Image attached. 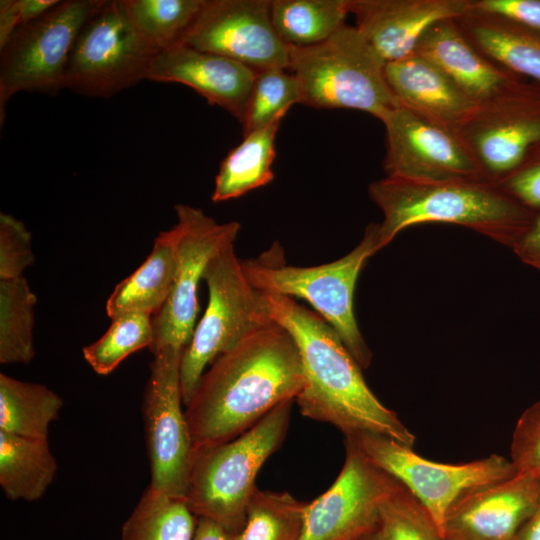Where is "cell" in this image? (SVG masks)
<instances>
[{
    "label": "cell",
    "mask_w": 540,
    "mask_h": 540,
    "mask_svg": "<svg viewBox=\"0 0 540 540\" xmlns=\"http://www.w3.org/2000/svg\"><path fill=\"white\" fill-rule=\"evenodd\" d=\"M305 377L297 346L272 324L218 356L185 406L192 450L238 437L279 404L295 400Z\"/></svg>",
    "instance_id": "1"
},
{
    "label": "cell",
    "mask_w": 540,
    "mask_h": 540,
    "mask_svg": "<svg viewBox=\"0 0 540 540\" xmlns=\"http://www.w3.org/2000/svg\"><path fill=\"white\" fill-rule=\"evenodd\" d=\"M264 293L272 320L290 334L300 355L305 377L295 399L300 413L334 425L344 436L373 433L413 448L414 434L374 395L336 331L293 298Z\"/></svg>",
    "instance_id": "2"
},
{
    "label": "cell",
    "mask_w": 540,
    "mask_h": 540,
    "mask_svg": "<svg viewBox=\"0 0 540 540\" xmlns=\"http://www.w3.org/2000/svg\"><path fill=\"white\" fill-rule=\"evenodd\" d=\"M368 194L383 213L378 251L404 229L424 223L460 225L512 249L535 215L499 185L486 181L419 182L385 177L372 182Z\"/></svg>",
    "instance_id": "3"
},
{
    "label": "cell",
    "mask_w": 540,
    "mask_h": 540,
    "mask_svg": "<svg viewBox=\"0 0 540 540\" xmlns=\"http://www.w3.org/2000/svg\"><path fill=\"white\" fill-rule=\"evenodd\" d=\"M294 401L279 404L233 440L192 450L184 499L197 518L214 521L236 536L240 534L257 490V474L282 445Z\"/></svg>",
    "instance_id": "4"
},
{
    "label": "cell",
    "mask_w": 540,
    "mask_h": 540,
    "mask_svg": "<svg viewBox=\"0 0 540 540\" xmlns=\"http://www.w3.org/2000/svg\"><path fill=\"white\" fill-rule=\"evenodd\" d=\"M379 223H370L359 244L345 256L318 266L285 264L281 248L274 245L259 257L242 261L243 270L257 289L307 301L338 334L362 369L369 367L372 352L354 313L358 277L370 257L378 252Z\"/></svg>",
    "instance_id": "5"
},
{
    "label": "cell",
    "mask_w": 540,
    "mask_h": 540,
    "mask_svg": "<svg viewBox=\"0 0 540 540\" xmlns=\"http://www.w3.org/2000/svg\"><path fill=\"white\" fill-rule=\"evenodd\" d=\"M289 53L301 104L360 110L379 120L400 106L385 78L386 62L356 27L344 25L324 42L290 46Z\"/></svg>",
    "instance_id": "6"
},
{
    "label": "cell",
    "mask_w": 540,
    "mask_h": 540,
    "mask_svg": "<svg viewBox=\"0 0 540 540\" xmlns=\"http://www.w3.org/2000/svg\"><path fill=\"white\" fill-rule=\"evenodd\" d=\"M203 280L208 287V304L180 363L184 406L191 400L203 373L218 356L274 322L265 293L246 277L234 243L227 244L210 259Z\"/></svg>",
    "instance_id": "7"
},
{
    "label": "cell",
    "mask_w": 540,
    "mask_h": 540,
    "mask_svg": "<svg viewBox=\"0 0 540 540\" xmlns=\"http://www.w3.org/2000/svg\"><path fill=\"white\" fill-rule=\"evenodd\" d=\"M105 0H66L19 27L0 48V123L7 102L19 92L54 96L64 89L76 39Z\"/></svg>",
    "instance_id": "8"
},
{
    "label": "cell",
    "mask_w": 540,
    "mask_h": 540,
    "mask_svg": "<svg viewBox=\"0 0 540 540\" xmlns=\"http://www.w3.org/2000/svg\"><path fill=\"white\" fill-rule=\"evenodd\" d=\"M158 53L130 20L123 0H105L76 39L64 88L109 98L146 79Z\"/></svg>",
    "instance_id": "9"
},
{
    "label": "cell",
    "mask_w": 540,
    "mask_h": 540,
    "mask_svg": "<svg viewBox=\"0 0 540 540\" xmlns=\"http://www.w3.org/2000/svg\"><path fill=\"white\" fill-rule=\"evenodd\" d=\"M485 179L499 184L540 150V82L519 77L454 130Z\"/></svg>",
    "instance_id": "10"
},
{
    "label": "cell",
    "mask_w": 540,
    "mask_h": 540,
    "mask_svg": "<svg viewBox=\"0 0 540 540\" xmlns=\"http://www.w3.org/2000/svg\"><path fill=\"white\" fill-rule=\"evenodd\" d=\"M345 441L405 487L441 530L449 509L464 494L518 472L511 460L497 454L467 463L448 464L425 459L412 447L373 433L345 436Z\"/></svg>",
    "instance_id": "11"
},
{
    "label": "cell",
    "mask_w": 540,
    "mask_h": 540,
    "mask_svg": "<svg viewBox=\"0 0 540 540\" xmlns=\"http://www.w3.org/2000/svg\"><path fill=\"white\" fill-rule=\"evenodd\" d=\"M183 351L165 347L153 354L142 406L151 475L149 487L182 499L192 458L191 436L182 410L180 363Z\"/></svg>",
    "instance_id": "12"
},
{
    "label": "cell",
    "mask_w": 540,
    "mask_h": 540,
    "mask_svg": "<svg viewBox=\"0 0 540 540\" xmlns=\"http://www.w3.org/2000/svg\"><path fill=\"white\" fill-rule=\"evenodd\" d=\"M177 223L178 263L171 293L152 317L154 354L165 347L184 350L193 335L199 312L198 288L210 259L234 243L240 231L236 221L218 223L201 209L174 206Z\"/></svg>",
    "instance_id": "13"
},
{
    "label": "cell",
    "mask_w": 540,
    "mask_h": 540,
    "mask_svg": "<svg viewBox=\"0 0 540 540\" xmlns=\"http://www.w3.org/2000/svg\"><path fill=\"white\" fill-rule=\"evenodd\" d=\"M380 121L386 130V177L419 182H489L454 130L403 106Z\"/></svg>",
    "instance_id": "14"
},
{
    "label": "cell",
    "mask_w": 540,
    "mask_h": 540,
    "mask_svg": "<svg viewBox=\"0 0 540 540\" xmlns=\"http://www.w3.org/2000/svg\"><path fill=\"white\" fill-rule=\"evenodd\" d=\"M182 45L259 72L287 69L290 46L276 31L271 0H206Z\"/></svg>",
    "instance_id": "15"
},
{
    "label": "cell",
    "mask_w": 540,
    "mask_h": 540,
    "mask_svg": "<svg viewBox=\"0 0 540 540\" xmlns=\"http://www.w3.org/2000/svg\"><path fill=\"white\" fill-rule=\"evenodd\" d=\"M343 467L327 491L305 509L300 540H353L380 521V508L398 481L345 441Z\"/></svg>",
    "instance_id": "16"
},
{
    "label": "cell",
    "mask_w": 540,
    "mask_h": 540,
    "mask_svg": "<svg viewBox=\"0 0 540 540\" xmlns=\"http://www.w3.org/2000/svg\"><path fill=\"white\" fill-rule=\"evenodd\" d=\"M540 504V478L517 472L464 494L446 514L445 540H513Z\"/></svg>",
    "instance_id": "17"
},
{
    "label": "cell",
    "mask_w": 540,
    "mask_h": 540,
    "mask_svg": "<svg viewBox=\"0 0 540 540\" xmlns=\"http://www.w3.org/2000/svg\"><path fill=\"white\" fill-rule=\"evenodd\" d=\"M470 4L471 0H349V12L356 29L387 63L414 54L432 25L464 16Z\"/></svg>",
    "instance_id": "18"
},
{
    "label": "cell",
    "mask_w": 540,
    "mask_h": 540,
    "mask_svg": "<svg viewBox=\"0 0 540 540\" xmlns=\"http://www.w3.org/2000/svg\"><path fill=\"white\" fill-rule=\"evenodd\" d=\"M256 73L224 56L180 45L154 57L146 80L186 85L242 123Z\"/></svg>",
    "instance_id": "19"
},
{
    "label": "cell",
    "mask_w": 540,
    "mask_h": 540,
    "mask_svg": "<svg viewBox=\"0 0 540 540\" xmlns=\"http://www.w3.org/2000/svg\"><path fill=\"white\" fill-rule=\"evenodd\" d=\"M384 73L400 106L449 129L462 125L478 106L439 68L416 53L387 62Z\"/></svg>",
    "instance_id": "20"
},
{
    "label": "cell",
    "mask_w": 540,
    "mask_h": 540,
    "mask_svg": "<svg viewBox=\"0 0 540 540\" xmlns=\"http://www.w3.org/2000/svg\"><path fill=\"white\" fill-rule=\"evenodd\" d=\"M415 53L439 68L477 103L521 77L482 55L463 34L456 19L432 25L421 37Z\"/></svg>",
    "instance_id": "21"
},
{
    "label": "cell",
    "mask_w": 540,
    "mask_h": 540,
    "mask_svg": "<svg viewBox=\"0 0 540 540\" xmlns=\"http://www.w3.org/2000/svg\"><path fill=\"white\" fill-rule=\"evenodd\" d=\"M177 263V231L173 226L157 235L144 262L115 286L106 302L107 315L111 319L129 312L155 315L171 293Z\"/></svg>",
    "instance_id": "22"
},
{
    "label": "cell",
    "mask_w": 540,
    "mask_h": 540,
    "mask_svg": "<svg viewBox=\"0 0 540 540\" xmlns=\"http://www.w3.org/2000/svg\"><path fill=\"white\" fill-rule=\"evenodd\" d=\"M456 21L486 58L521 77L540 82V31L473 12Z\"/></svg>",
    "instance_id": "23"
},
{
    "label": "cell",
    "mask_w": 540,
    "mask_h": 540,
    "mask_svg": "<svg viewBox=\"0 0 540 540\" xmlns=\"http://www.w3.org/2000/svg\"><path fill=\"white\" fill-rule=\"evenodd\" d=\"M57 469L47 439L0 431V486L8 499H40L54 481Z\"/></svg>",
    "instance_id": "24"
},
{
    "label": "cell",
    "mask_w": 540,
    "mask_h": 540,
    "mask_svg": "<svg viewBox=\"0 0 540 540\" xmlns=\"http://www.w3.org/2000/svg\"><path fill=\"white\" fill-rule=\"evenodd\" d=\"M280 122L245 134L243 140L222 160L211 196L214 202L228 201L269 184L274 179L275 139Z\"/></svg>",
    "instance_id": "25"
},
{
    "label": "cell",
    "mask_w": 540,
    "mask_h": 540,
    "mask_svg": "<svg viewBox=\"0 0 540 540\" xmlns=\"http://www.w3.org/2000/svg\"><path fill=\"white\" fill-rule=\"evenodd\" d=\"M63 404L46 385L0 374V431L47 439L49 426L59 417Z\"/></svg>",
    "instance_id": "26"
},
{
    "label": "cell",
    "mask_w": 540,
    "mask_h": 540,
    "mask_svg": "<svg viewBox=\"0 0 540 540\" xmlns=\"http://www.w3.org/2000/svg\"><path fill=\"white\" fill-rule=\"evenodd\" d=\"M349 13V0H271L273 25L293 47L329 39L345 25Z\"/></svg>",
    "instance_id": "27"
},
{
    "label": "cell",
    "mask_w": 540,
    "mask_h": 540,
    "mask_svg": "<svg viewBox=\"0 0 540 540\" xmlns=\"http://www.w3.org/2000/svg\"><path fill=\"white\" fill-rule=\"evenodd\" d=\"M197 517L185 499L149 486L121 529V540H193Z\"/></svg>",
    "instance_id": "28"
},
{
    "label": "cell",
    "mask_w": 540,
    "mask_h": 540,
    "mask_svg": "<svg viewBox=\"0 0 540 540\" xmlns=\"http://www.w3.org/2000/svg\"><path fill=\"white\" fill-rule=\"evenodd\" d=\"M37 297L24 276L0 280V363L27 364L35 356Z\"/></svg>",
    "instance_id": "29"
},
{
    "label": "cell",
    "mask_w": 540,
    "mask_h": 540,
    "mask_svg": "<svg viewBox=\"0 0 540 540\" xmlns=\"http://www.w3.org/2000/svg\"><path fill=\"white\" fill-rule=\"evenodd\" d=\"M206 0H123L139 33L162 52L182 45Z\"/></svg>",
    "instance_id": "30"
},
{
    "label": "cell",
    "mask_w": 540,
    "mask_h": 540,
    "mask_svg": "<svg viewBox=\"0 0 540 540\" xmlns=\"http://www.w3.org/2000/svg\"><path fill=\"white\" fill-rule=\"evenodd\" d=\"M306 502L288 492L262 491L251 498L246 521L237 540H300Z\"/></svg>",
    "instance_id": "31"
},
{
    "label": "cell",
    "mask_w": 540,
    "mask_h": 540,
    "mask_svg": "<svg viewBox=\"0 0 540 540\" xmlns=\"http://www.w3.org/2000/svg\"><path fill=\"white\" fill-rule=\"evenodd\" d=\"M153 343L152 315L129 312L112 319L108 330L83 347L84 359L99 375H108L130 354Z\"/></svg>",
    "instance_id": "32"
},
{
    "label": "cell",
    "mask_w": 540,
    "mask_h": 540,
    "mask_svg": "<svg viewBox=\"0 0 540 540\" xmlns=\"http://www.w3.org/2000/svg\"><path fill=\"white\" fill-rule=\"evenodd\" d=\"M300 101L297 79L289 70L257 72L241 123L244 135L281 122L291 106Z\"/></svg>",
    "instance_id": "33"
},
{
    "label": "cell",
    "mask_w": 540,
    "mask_h": 540,
    "mask_svg": "<svg viewBox=\"0 0 540 540\" xmlns=\"http://www.w3.org/2000/svg\"><path fill=\"white\" fill-rule=\"evenodd\" d=\"M379 522L389 540H445L431 514L399 482L383 502Z\"/></svg>",
    "instance_id": "34"
},
{
    "label": "cell",
    "mask_w": 540,
    "mask_h": 540,
    "mask_svg": "<svg viewBox=\"0 0 540 540\" xmlns=\"http://www.w3.org/2000/svg\"><path fill=\"white\" fill-rule=\"evenodd\" d=\"M35 262L32 236L25 224L14 216L0 213V280L23 276Z\"/></svg>",
    "instance_id": "35"
},
{
    "label": "cell",
    "mask_w": 540,
    "mask_h": 540,
    "mask_svg": "<svg viewBox=\"0 0 540 540\" xmlns=\"http://www.w3.org/2000/svg\"><path fill=\"white\" fill-rule=\"evenodd\" d=\"M510 453L517 471L540 478V399L518 419Z\"/></svg>",
    "instance_id": "36"
},
{
    "label": "cell",
    "mask_w": 540,
    "mask_h": 540,
    "mask_svg": "<svg viewBox=\"0 0 540 540\" xmlns=\"http://www.w3.org/2000/svg\"><path fill=\"white\" fill-rule=\"evenodd\" d=\"M469 12L540 31V0H471Z\"/></svg>",
    "instance_id": "37"
},
{
    "label": "cell",
    "mask_w": 540,
    "mask_h": 540,
    "mask_svg": "<svg viewBox=\"0 0 540 540\" xmlns=\"http://www.w3.org/2000/svg\"><path fill=\"white\" fill-rule=\"evenodd\" d=\"M498 185L524 207L540 211V150Z\"/></svg>",
    "instance_id": "38"
},
{
    "label": "cell",
    "mask_w": 540,
    "mask_h": 540,
    "mask_svg": "<svg viewBox=\"0 0 540 540\" xmlns=\"http://www.w3.org/2000/svg\"><path fill=\"white\" fill-rule=\"evenodd\" d=\"M59 2V0H1L0 48L19 27L42 16Z\"/></svg>",
    "instance_id": "39"
},
{
    "label": "cell",
    "mask_w": 540,
    "mask_h": 540,
    "mask_svg": "<svg viewBox=\"0 0 540 540\" xmlns=\"http://www.w3.org/2000/svg\"><path fill=\"white\" fill-rule=\"evenodd\" d=\"M511 250L523 263L540 271V211Z\"/></svg>",
    "instance_id": "40"
},
{
    "label": "cell",
    "mask_w": 540,
    "mask_h": 540,
    "mask_svg": "<svg viewBox=\"0 0 540 540\" xmlns=\"http://www.w3.org/2000/svg\"><path fill=\"white\" fill-rule=\"evenodd\" d=\"M193 540H237V536L214 521L197 518Z\"/></svg>",
    "instance_id": "41"
},
{
    "label": "cell",
    "mask_w": 540,
    "mask_h": 540,
    "mask_svg": "<svg viewBox=\"0 0 540 540\" xmlns=\"http://www.w3.org/2000/svg\"><path fill=\"white\" fill-rule=\"evenodd\" d=\"M513 540H540V504L522 525Z\"/></svg>",
    "instance_id": "42"
},
{
    "label": "cell",
    "mask_w": 540,
    "mask_h": 540,
    "mask_svg": "<svg viewBox=\"0 0 540 540\" xmlns=\"http://www.w3.org/2000/svg\"><path fill=\"white\" fill-rule=\"evenodd\" d=\"M353 540H389L386 533L382 529L380 522L373 529L361 534Z\"/></svg>",
    "instance_id": "43"
}]
</instances>
